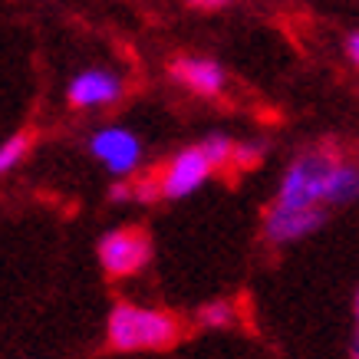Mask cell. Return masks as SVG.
Wrapping results in <instances>:
<instances>
[{"mask_svg":"<svg viewBox=\"0 0 359 359\" xmlns=\"http://www.w3.org/2000/svg\"><path fill=\"white\" fill-rule=\"evenodd\" d=\"M106 337L112 349L139 353V349H168L182 337V323L165 310L135 304H116L106 320Z\"/></svg>","mask_w":359,"mask_h":359,"instance_id":"6da1fadb","label":"cell"},{"mask_svg":"<svg viewBox=\"0 0 359 359\" xmlns=\"http://www.w3.org/2000/svg\"><path fill=\"white\" fill-rule=\"evenodd\" d=\"M168 73H172L175 83L188 86L198 96H218L221 89H224V83H228L221 63L205 60V56H178V60H172Z\"/></svg>","mask_w":359,"mask_h":359,"instance_id":"ba28073f","label":"cell"},{"mask_svg":"<svg viewBox=\"0 0 359 359\" xmlns=\"http://www.w3.org/2000/svg\"><path fill=\"white\" fill-rule=\"evenodd\" d=\"M155 198H165L162 195V182H139V185H132V201L152 205Z\"/></svg>","mask_w":359,"mask_h":359,"instance_id":"5bb4252c","label":"cell"},{"mask_svg":"<svg viewBox=\"0 0 359 359\" xmlns=\"http://www.w3.org/2000/svg\"><path fill=\"white\" fill-rule=\"evenodd\" d=\"M152 257V241L142 228H116L99 241V264L109 277L139 273Z\"/></svg>","mask_w":359,"mask_h":359,"instance_id":"3957f363","label":"cell"},{"mask_svg":"<svg viewBox=\"0 0 359 359\" xmlns=\"http://www.w3.org/2000/svg\"><path fill=\"white\" fill-rule=\"evenodd\" d=\"M198 320H201V327H231V320H234V306L224 304V300H215V304H205L201 306V313H198Z\"/></svg>","mask_w":359,"mask_h":359,"instance_id":"7c38bea8","label":"cell"},{"mask_svg":"<svg viewBox=\"0 0 359 359\" xmlns=\"http://www.w3.org/2000/svg\"><path fill=\"white\" fill-rule=\"evenodd\" d=\"M337 165V155L330 152H304L290 162L277 188V208H316L327 198L330 172Z\"/></svg>","mask_w":359,"mask_h":359,"instance_id":"7a4b0ae2","label":"cell"},{"mask_svg":"<svg viewBox=\"0 0 359 359\" xmlns=\"http://www.w3.org/2000/svg\"><path fill=\"white\" fill-rule=\"evenodd\" d=\"M359 198V165L353 162H343L337 158L333 172H330V182H327V205H349Z\"/></svg>","mask_w":359,"mask_h":359,"instance_id":"9c48e42d","label":"cell"},{"mask_svg":"<svg viewBox=\"0 0 359 359\" xmlns=\"http://www.w3.org/2000/svg\"><path fill=\"white\" fill-rule=\"evenodd\" d=\"M353 359H359V337H356V343H353Z\"/></svg>","mask_w":359,"mask_h":359,"instance_id":"ac0fdd59","label":"cell"},{"mask_svg":"<svg viewBox=\"0 0 359 359\" xmlns=\"http://www.w3.org/2000/svg\"><path fill=\"white\" fill-rule=\"evenodd\" d=\"M215 172V165L208 162V155L201 152V145H191V149H182L175 155L165 175L158 178L162 182V195L178 201V198H188L195 195L198 188L208 182V175Z\"/></svg>","mask_w":359,"mask_h":359,"instance_id":"5b68a950","label":"cell"},{"mask_svg":"<svg viewBox=\"0 0 359 359\" xmlns=\"http://www.w3.org/2000/svg\"><path fill=\"white\" fill-rule=\"evenodd\" d=\"M185 4H191V7H205V11H215V7H228V4H234V0H185Z\"/></svg>","mask_w":359,"mask_h":359,"instance_id":"e0dca14e","label":"cell"},{"mask_svg":"<svg viewBox=\"0 0 359 359\" xmlns=\"http://www.w3.org/2000/svg\"><path fill=\"white\" fill-rule=\"evenodd\" d=\"M89 152L106 165V172L112 178H126L139 168L142 158V142L135 132L122 129V126H106L89 135Z\"/></svg>","mask_w":359,"mask_h":359,"instance_id":"277c9868","label":"cell"},{"mask_svg":"<svg viewBox=\"0 0 359 359\" xmlns=\"http://www.w3.org/2000/svg\"><path fill=\"white\" fill-rule=\"evenodd\" d=\"M264 155V145L261 142H244V145H234V155H231V162L238 165V168H250V165H257Z\"/></svg>","mask_w":359,"mask_h":359,"instance_id":"4fadbf2b","label":"cell"},{"mask_svg":"<svg viewBox=\"0 0 359 359\" xmlns=\"http://www.w3.org/2000/svg\"><path fill=\"white\" fill-rule=\"evenodd\" d=\"M327 224V211L323 208H277L273 205L264 218V234L271 244H294Z\"/></svg>","mask_w":359,"mask_h":359,"instance_id":"8992f818","label":"cell"},{"mask_svg":"<svg viewBox=\"0 0 359 359\" xmlns=\"http://www.w3.org/2000/svg\"><path fill=\"white\" fill-rule=\"evenodd\" d=\"M122 96V79L109 69H83L69 79L66 99L76 109H93V106H109Z\"/></svg>","mask_w":359,"mask_h":359,"instance_id":"52a82bcc","label":"cell"},{"mask_svg":"<svg viewBox=\"0 0 359 359\" xmlns=\"http://www.w3.org/2000/svg\"><path fill=\"white\" fill-rule=\"evenodd\" d=\"M201 152L208 155V162L215 165V168H221V165L231 162V155H234V142L224 139V135H208V139H201Z\"/></svg>","mask_w":359,"mask_h":359,"instance_id":"8fae6325","label":"cell"},{"mask_svg":"<svg viewBox=\"0 0 359 359\" xmlns=\"http://www.w3.org/2000/svg\"><path fill=\"white\" fill-rule=\"evenodd\" d=\"M109 198H112V201H129V198H132V185H126V182H116V185L109 188Z\"/></svg>","mask_w":359,"mask_h":359,"instance_id":"9a60e30c","label":"cell"},{"mask_svg":"<svg viewBox=\"0 0 359 359\" xmlns=\"http://www.w3.org/2000/svg\"><path fill=\"white\" fill-rule=\"evenodd\" d=\"M346 53H349V60L359 66V33H349L346 36Z\"/></svg>","mask_w":359,"mask_h":359,"instance_id":"2e32d148","label":"cell"},{"mask_svg":"<svg viewBox=\"0 0 359 359\" xmlns=\"http://www.w3.org/2000/svg\"><path fill=\"white\" fill-rule=\"evenodd\" d=\"M356 323H359V290H356Z\"/></svg>","mask_w":359,"mask_h":359,"instance_id":"d6986e66","label":"cell"},{"mask_svg":"<svg viewBox=\"0 0 359 359\" xmlns=\"http://www.w3.org/2000/svg\"><path fill=\"white\" fill-rule=\"evenodd\" d=\"M30 142H33L30 132H17V135H11V139L4 142V145H0V172L17 168V165L23 162V155L30 152Z\"/></svg>","mask_w":359,"mask_h":359,"instance_id":"30bf717a","label":"cell"}]
</instances>
